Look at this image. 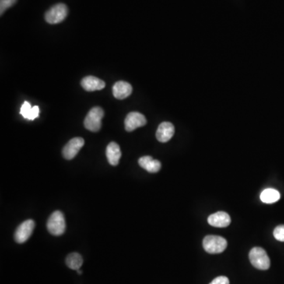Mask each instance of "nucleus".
I'll list each match as a JSON object with an SVG mask.
<instances>
[{"label":"nucleus","mask_w":284,"mask_h":284,"mask_svg":"<svg viewBox=\"0 0 284 284\" xmlns=\"http://www.w3.org/2000/svg\"><path fill=\"white\" fill-rule=\"evenodd\" d=\"M228 246L226 239L217 236H207L203 240V247L208 254H221Z\"/></svg>","instance_id":"obj_1"},{"label":"nucleus","mask_w":284,"mask_h":284,"mask_svg":"<svg viewBox=\"0 0 284 284\" xmlns=\"http://www.w3.org/2000/svg\"><path fill=\"white\" fill-rule=\"evenodd\" d=\"M249 257L252 265L257 269L268 270L270 268L269 257L264 249L254 247L250 250Z\"/></svg>","instance_id":"obj_2"},{"label":"nucleus","mask_w":284,"mask_h":284,"mask_svg":"<svg viewBox=\"0 0 284 284\" xmlns=\"http://www.w3.org/2000/svg\"><path fill=\"white\" fill-rule=\"evenodd\" d=\"M103 116H104V111L101 107H94L91 109L84 122L85 128L92 132H97L100 131Z\"/></svg>","instance_id":"obj_3"},{"label":"nucleus","mask_w":284,"mask_h":284,"mask_svg":"<svg viewBox=\"0 0 284 284\" xmlns=\"http://www.w3.org/2000/svg\"><path fill=\"white\" fill-rule=\"evenodd\" d=\"M47 228L52 236H62L66 231L65 217L63 212L60 211L53 212L47 220Z\"/></svg>","instance_id":"obj_4"},{"label":"nucleus","mask_w":284,"mask_h":284,"mask_svg":"<svg viewBox=\"0 0 284 284\" xmlns=\"http://www.w3.org/2000/svg\"><path fill=\"white\" fill-rule=\"evenodd\" d=\"M68 15V8L64 4L53 6L45 14V20L47 23L54 25L65 20Z\"/></svg>","instance_id":"obj_5"},{"label":"nucleus","mask_w":284,"mask_h":284,"mask_svg":"<svg viewBox=\"0 0 284 284\" xmlns=\"http://www.w3.org/2000/svg\"><path fill=\"white\" fill-rule=\"evenodd\" d=\"M35 223L32 219L24 221L17 228L15 234V239L18 243H26V241L30 238L34 230Z\"/></svg>","instance_id":"obj_6"},{"label":"nucleus","mask_w":284,"mask_h":284,"mask_svg":"<svg viewBox=\"0 0 284 284\" xmlns=\"http://www.w3.org/2000/svg\"><path fill=\"white\" fill-rule=\"evenodd\" d=\"M147 123L145 116L137 111L129 113L125 120V129L128 132L144 127Z\"/></svg>","instance_id":"obj_7"},{"label":"nucleus","mask_w":284,"mask_h":284,"mask_svg":"<svg viewBox=\"0 0 284 284\" xmlns=\"http://www.w3.org/2000/svg\"><path fill=\"white\" fill-rule=\"evenodd\" d=\"M85 144V141L82 138H75L65 145L63 149L64 157L67 159H72L77 156Z\"/></svg>","instance_id":"obj_8"},{"label":"nucleus","mask_w":284,"mask_h":284,"mask_svg":"<svg viewBox=\"0 0 284 284\" xmlns=\"http://www.w3.org/2000/svg\"><path fill=\"white\" fill-rule=\"evenodd\" d=\"M175 134V127L169 122H163L159 124L156 131V138L162 143H165L172 139Z\"/></svg>","instance_id":"obj_9"},{"label":"nucleus","mask_w":284,"mask_h":284,"mask_svg":"<svg viewBox=\"0 0 284 284\" xmlns=\"http://www.w3.org/2000/svg\"><path fill=\"white\" fill-rule=\"evenodd\" d=\"M231 221L230 215L224 212H215L208 218V223L215 228H226L230 225Z\"/></svg>","instance_id":"obj_10"},{"label":"nucleus","mask_w":284,"mask_h":284,"mask_svg":"<svg viewBox=\"0 0 284 284\" xmlns=\"http://www.w3.org/2000/svg\"><path fill=\"white\" fill-rule=\"evenodd\" d=\"M132 90L131 84L123 81L116 82L112 89L113 95L118 100H123L131 96Z\"/></svg>","instance_id":"obj_11"},{"label":"nucleus","mask_w":284,"mask_h":284,"mask_svg":"<svg viewBox=\"0 0 284 284\" xmlns=\"http://www.w3.org/2000/svg\"><path fill=\"white\" fill-rule=\"evenodd\" d=\"M82 88L88 92L101 90L105 87V82L100 78L93 76H87L84 78L81 82Z\"/></svg>","instance_id":"obj_12"},{"label":"nucleus","mask_w":284,"mask_h":284,"mask_svg":"<svg viewBox=\"0 0 284 284\" xmlns=\"http://www.w3.org/2000/svg\"><path fill=\"white\" fill-rule=\"evenodd\" d=\"M106 156L110 165L117 166L122 156L120 145L116 142H110L106 149Z\"/></svg>","instance_id":"obj_13"},{"label":"nucleus","mask_w":284,"mask_h":284,"mask_svg":"<svg viewBox=\"0 0 284 284\" xmlns=\"http://www.w3.org/2000/svg\"><path fill=\"white\" fill-rule=\"evenodd\" d=\"M138 163L149 173H156L161 168V163L157 159H154L152 156H142L138 160Z\"/></svg>","instance_id":"obj_14"},{"label":"nucleus","mask_w":284,"mask_h":284,"mask_svg":"<svg viewBox=\"0 0 284 284\" xmlns=\"http://www.w3.org/2000/svg\"><path fill=\"white\" fill-rule=\"evenodd\" d=\"M280 194L275 189H266L261 194V200L265 204H273L279 201Z\"/></svg>","instance_id":"obj_15"},{"label":"nucleus","mask_w":284,"mask_h":284,"mask_svg":"<svg viewBox=\"0 0 284 284\" xmlns=\"http://www.w3.org/2000/svg\"><path fill=\"white\" fill-rule=\"evenodd\" d=\"M66 264L71 269L78 271L83 264V258L78 253H72L67 256Z\"/></svg>","instance_id":"obj_16"},{"label":"nucleus","mask_w":284,"mask_h":284,"mask_svg":"<svg viewBox=\"0 0 284 284\" xmlns=\"http://www.w3.org/2000/svg\"><path fill=\"white\" fill-rule=\"evenodd\" d=\"M17 0H0V14L3 15V14L5 12L8 8H11Z\"/></svg>","instance_id":"obj_17"},{"label":"nucleus","mask_w":284,"mask_h":284,"mask_svg":"<svg viewBox=\"0 0 284 284\" xmlns=\"http://www.w3.org/2000/svg\"><path fill=\"white\" fill-rule=\"evenodd\" d=\"M273 236L276 240L284 242V225L277 226L274 229Z\"/></svg>","instance_id":"obj_18"},{"label":"nucleus","mask_w":284,"mask_h":284,"mask_svg":"<svg viewBox=\"0 0 284 284\" xmlns=\"http://www.w3.org/2000/svg\"><path fill=\"white\" fill-rule=\"evenodd\" d=\"M32 107H31L30 103L27 101L25 102L22 104V107H21L20 113L24 118L28 120V117H29V113H30L31 110H32Z\"/></svg>","instance_id":"obj_19"},{"label":"nucleus","mask_w":284,"mask_h":284,"mask_svg":"<svg viewBox=\"0 0 284 284\" xmlns=\"http://www.w3.org/2000/svg\"><path fill=\"white\" fill-rule=\"evenodd\" d=\"M39 113H40V109H39L38 106H34V107H32V110H31L30 113H29L28 120H34L35 119L38 117Z\"/></svg>","instance_id":"obj_20"},{"label":"nucleus","mask_w":284,"mask_h":284,"mask_svg":"<svg viewBox=\"0 0 284 284\" xmlns=\"http://www.w3.org/2000/svg\"><path fill=\"white\" fill-rule=\"evenodd\" d=\"M209 284H230L229 279L226 276L216 277Z\"/></svg>","instance_id":"obj_21"},{"label":"nucleus","mask_w":284,"mask_h":284,"mask_svg":"<svg viewBox=\"0 0 284 284\" xmlns=\"http://www.w3.org/2000/svg\"><path fill=\"white\" fill-rule=\"evenodd\" d=\"M78 274H79V275H82V271H81V270H78Z\"/></svg>","instance_id":"obj_22"}]
</instances>
